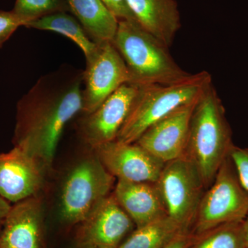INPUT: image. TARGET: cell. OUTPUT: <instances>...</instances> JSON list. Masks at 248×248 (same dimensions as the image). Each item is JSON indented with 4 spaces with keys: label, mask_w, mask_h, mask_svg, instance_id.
<instances>
[{
    "label": "cell",
    "mask_w": 248,
    "mask_h": 248,
    "mask_svg": "<svg viewBox=\"0 0 248 248\" xmlns=\"http://www.w3.org/2000/svg\"><path fill=\"white\" fill-rule=\"evenodd\" d=\"M84 71L60 69L42 77L17 104L13 143L49 171L67 124L83 109Z\"/></svg>",
    "instance_id": "1"
},
{
    "label": "cell",
    "mask_w": 248,
    "mask_h": 248,
    "mask_svg": "<svg viewBox=\"0 0 248 248\" xmlns=\"http://www.w3.org/2000/svg\"><path fill=\"white\" fill-rule=\"evenodd\" d=\"M233 145L224 108L212 84L196 103L184 155L198 169L205 190Z\"/></svg>",
    "instance_id": "2"
},
{
    "label": "cell",
    "mask_w": 248,
    "mask_h": 248,
    "mask_svg": "<svg viewBox=\"0 0 248 248\" xmlns=\"http://www.w3.org/2000/svg\"><path fill=\"white\" fill-rule=\"evenodd\" d=\"M112 42L128 68L131 84L138 86L172 84L192 75L178 64L169 47L135 21L119 20Z\"/></svg>",
    "instance_id": "3"
},
{
    "label": "cell",
    "mask_w": 248,
    "mask_h": 248,
    "mask_svg": "<svg viewBox=\"0 0 248 248\" xmlns=\"http://www.w3.org/2000/svg\"><path fill=\"white\" fill-rule=\"evenodd\" d=\"M212 84L211 75L203 71L175 84L139 86L131 109L116 140L135 143L158 121L179 108L197 102Z\"/></svg>",
    "instance_id": "4"
},
{
    "label": "cell",
    "mask_w": 248,
    "mask_h": 248,
    "mask_svg": "<svg viewBox=\"0 0 248 248\" xmlns=\"http://www.w3.org/2000/svg\"><path fill=\"white\" fill-rule=\"evenodd\" d=\"M116 178L103 166L94 152L76 163L62 185L60 213L70 224L81 223L110 194Z\"/></svg>",
    "instance_id": "5"
},
{
    "label": "cell",
    "mask_w": 248,
    "mask_h": 248,
    "mask_svg": "<svg viewBox=\"0 0 248 248\" xmlns=\"http://www.w3.org/2000/svg\"><path fill=\"white\" fill-rule=\"evenodd\" d=\"M248 214V192L229 155L204 192L191 232L198 235L225 223L244 221Z\"/></svg>",
    "instance_id": "6"
},
{
    "label": "cell",
    "mask_w": 248,
    "mask_h": 248,
    "mask_svg": "<svg viewBox=\"0 0 248 248\" xmlns=\"http://www.w3.org/2000/svg\"><path fill=\"white\" fill-rule=\"evenodd\" d=\"M167 215L192 230L205 187L195 165L185 156L165 164L156 182Z\"/></svg>",
    "instance_id": "7"
},
{
    "label": "cell",
    "mask_w": 248,
    "mask_h": 248,
    "mask_svg": "<svg viewBox=\"0 0 248 248\" xmlns=\"http://www.w3.org/2000/svg\"><path fill=\"white\" fill-rule=\"evenodd\" d=\"M128 68L112 42L99 43L95 54L86 60L83 80V115L96 110L121 86L130 83Z\"/></svg>",
    "instance_id": "8"
},
{
    "label": "cell",
    "mask_w": 248,
    "mask_h": 248,
    "mask_svg": "<svg viewBox=\"0 0 248 248\" xmlns=\"http://www.w3.org/2000/svg\"><path fill=\"white\" fill-rule=\"evenodd\" d=\"M138 88L131 83L124 84L95 110L84 115L79 133L91 149L116 140L131 109Z\"/></svg>",
    "instance_id": "9"
},
{
    "label": "cell",
    "mask_w": 248,
    "mask_h": 248,
    "mask_svg": "<svg viewBox=\"0 0 248 248\" xmlns=\"http://www.w3.org/2000/svg\"><path fill=\"white\" fill-rule=\"evenodd\" d=\"M93 151L113 177L129 182L155 183L166 164L137 143L115 140Z\"/></svg>",
    "instance_id": "10"
},
{
    "label": "cell",
    "mask_w": 248,
    "mask_h": 248,
    "mask_svg": "<svg viewBox=\"0 0 248 248\" xmlns=\"http://www.w3.org/2000/svg\"><path fill=\"white\" fill-rule=\"evenodd\" d=\"M80 223V247L94 248H118L135 226L112 192Z\"/></svg>",
    "instance_id": "11"
},
{
    "label": "cell",
    "mask_w": 248,
    "mask_h": 248,
    "mask_svg": "<svg viewBox=\"0 0 248 248\" xmlns=\"http://www.w3.org/2000/svg\"><path fill=\"white\" fill-rule=\"evenodd\" d=\"M48 172L37 158L19 147L0 153V196L15 203L38 195Z\"/></svg>",
    "instance_id": "12"
},
{
    "label": "cell",
    "mask_w": 248,
    "mask_h": 248,
    "mask_svg": "<svg viewBox=\"0 0 248 248\" xmlns=\"http://www.w3.org/2000/svg\"><path fill=\"white\" fill-rule=\"evenodd\" d=\"M197 102L179 108L158 121L135 143L164 163L182 157L185 153L191 117Z\"/></svg>",
    "instance_id": "13"
},
{
    "label": "cell",
    "mask_w": 248,
    "mask_h": 248,
    "mask_svg": "<svg viewBox=\"0 0 248 248\" xmlns=\"http://www.w3.org/2000/svg\"><path fill=\"white\" fill-rule=\"evenodd\" d=\"M44 205L32 196L11 205L0 234V248H42Z\"/></svg>",
    "instance_id": "14"
},
{
    "label": "cell",
    "mask_w": 248,
    "mask_h": 248,
    "mask_svg": "<svg viewBox=\"0 0 248 248\" xmlns=\"http://www.w3.org/2000/svg\"><path fill=\"white\" fill-rule=\"evenodd\" d=\"M112 193L136 228L168 215L156 183L117 179Z\"/></svg>",
    "instance_id": "15"
},
{
    "label": "cell",
    "mask_w": 248,
    "mask_h": 248,
    "mask_svg": "<svg viewBox=\"0 0 248 248\" xmlns=\"http://www.w3.org/2000/svg\"><path fill=\"white\" fill-rule=\"evenodd\" d=\"M136 22L166 46H172L182 27L175 0H125Z\"/></svg>",
    "instance_id": "16"
},
{
    "label": "cell",
    "mask_w": 248,
    "mask_h": 248,
    "mask_svg": "<svg viewBox=\"0 0 248 248\" xmlns=\"http://www.w3.org/2000/svg\"><path fill=\"white\" fill-rule=\"evenodd\" d=\"M66 1L68 8L94 42H112L119 20L102 0Z\"/></svg>",
    "instance_id": "17"
},
{
    "label": "cell",
    "mask_w": 248,
    "mask_h": 248,
    "mask_svg": "<svg viewBox=\"0 0 248 248\" xmlns=\"http://www.w3.org/2000/svg\"><path fill=\"white\" fill-rule=\"evenodd\" d=\"M27 27L53 31L66 36L81 48L86 60L92 58L99 47V44L91 38L78 19L65 12L55 13L38 18L29 22Z\"/></svg>",
    "instance_id": "18"
},
{
    "label": "cell",
    "mask_w": 248,
    "mask_h": 248,
    "mask_svg": "<svg viewBox=\"0 0 248 248\" xmlns=\"http://www.w3.org/2000/svg\"><path fill=\"white\" fill-rule=\"evenodd\" d=\"M187 230L169 215L137 228L118 248H163L178 234Z\"/></svg>",
    "instance_id": "19"
},
{
    "label": "cell",
    "mask_w": 248,
    "mask_h": 248,
    "mask_svg": "<svg viewBox=\"0 0 248 248\" xmlns=\"http://www.w3.org/2000/svg\"><path fill=\"white\" fill-rule=\"evenodd\" d=\"M187 248H246L244 221L225 223L194 235Z\"/></svg>",
    "instance_id": "20"
},
{
    "label": "cell",
    "mask_w": 248,
    "mask_h": 248,
    "mask_svg": "<svg viewBox=\"0 0 248 248\" xmlns=\"http://www.w3.org/2000/svg\"><path fill=\"white\" fill-rule=\"evenodd\" d=\"M67 8L66 0H16L13 11L31 22L48 15L64 12Z\"/></svg>",
    "instance_id": "21"
},
{
    "label": "cell",
    "mask_w": 248,
    "mask_h": 248,
    "mask_svg": "<svg viewBox=\"0 0 248 248\" xmlns=\"http://www.w3.org/2000/svg\"><path fill=\"white\" fill-rule=\"evenodd\" d=\"M29 19L18 16L14 11H0V48L16 32L18 28L27 27Z\"/></svg>",
    "instance_id": "22"
},
{
    "label": "cell",
    "mask_w": 248,
    "mask_h": 248,
    "mask_svg": "<svg viewBox=\"0 0 248 248\" xmlns=\"http://www.w3.org/2000/svg\"><path fill=\"white\" fill-rule=\"evenodd\" d=\"M241 184L248 192V148L233 145L229 153Z\"/></svg>",
    "instance_id": "23"
},
{
    "label": "cell",
    "mask_w": 248,
    "mask_h": 248,
    "mask_svg": "<svg viewBox=\"0 0 248 248\" xmlns=\"http://www.w3.org/2000/svg\"><path fill=\"white\" fill-rule=\"evenodd\" d=\"M118 20H133L135 17L129 9L125 0H102Z\"/></svg>",
    "instance_id": "24"
},
{
    "label": "cell",
    "mask_w": 248,
    "mask_h": 248,
    "mask_svg": "<svg viewBox=\"0 0 248 248\" xmlns=\"http://www.w3.org/2000/svg\"><path fill=\"white\" fill-rule=\"evenodd\" d=\"M193 238L190 231H183L163 248H187Z\"/></svg>",
    "instance_id": "25"
},
{
    "label": "cell",
    "mask_w": 248,
    "mask_h": 248,
    "mask_svg": "<svg viewBox=\"0 0 248 248\" xmlns=\"http://www.w3.org/2000/svg\"><path fill=\"white\" fill-rule=\"evenodd\" d=\"M11 205L7 200L0 196V226H2Z\"/></svg>",
    "instance_id": "26"
},
{
    "label": "cell",
    "mask_w": 248,
    "mask_h": 248,
    "mask_svg": "<svg viewBox=\"0 0 248 248\" xmlns=\"http://www.w3.org/2000/svg\"><path fill=\"white\" fill-rule=\"evenodd\" d=\"M244 231L246 248H248V214L244 221Z\"/></svg>",
    "instance_id": "27"
},
{
    "label": "cell",
    "mask_w": 248,
    "mask_h": 248,
    "mask_svg": "<svg viewBox=\"0 0 248 248\" xmlns=\"http://www.w3.org/2000/svg\"><path fill=\"white\" fill-rule=\"evenodd\" d=\"M80 248H91V247H80Z\"/></svg>",
    "instance_id": "28"
}]
</instances>
